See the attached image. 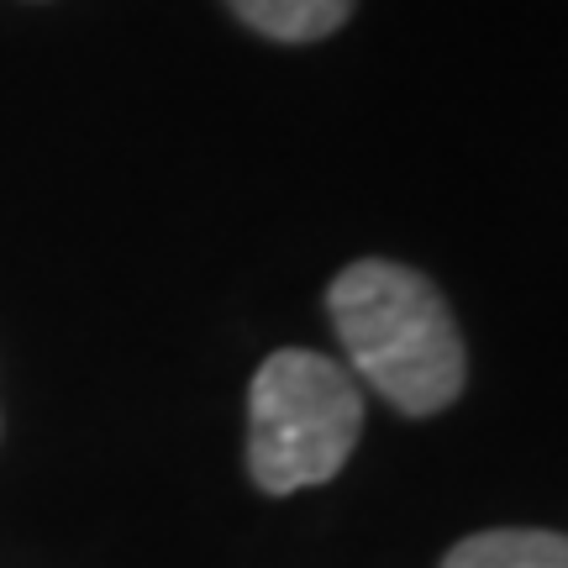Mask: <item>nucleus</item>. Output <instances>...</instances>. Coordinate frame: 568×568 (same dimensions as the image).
Segmentation results:
<instances>
[{"label": "nucleus", "instance_id": "obj_2", "mask_svg": "<svg viewBox=\"0 0 568 568\" xmlns=\"http://www.w3.org/2000/svg\"><path fill=\"white\" fill-rule=\"evenodd\" d=\"M364 437V395L337 358L311 347L268 353L247 389V474L264 495L337 479Z\"/></svg>", "mask_w": 568, "mask_h": 568}, {"label": "nucleus", "instance_id": "obj_1", "mask_svg": "<svg viewBox=\"0 0 568 568\" xmlns=\"http://www.w3.org/2000/svg\"><path fill=\"white\" fill-rule=\"evenodd\" d=\"M326 316L353 364L347 374L379 389L400 416H437L464 395V337L426 274L389 258H358L332 280Z\"/></svg>", "mask_w": 568, "mask_h": 568}, {"label": "nucleus", "instance_id": "obj_4", "mask_svg": "<svg viewBox=\"0 0 568 568\" xmlns=\"http://www.w3.org/2000/svg\"><path fill=\"white\" fill-rule=\"evenodd\" d=\"M226 6L274 42H322L353 17V0H226Z\"/></svg>", "mask_w": 568, "mask_h": 568}, {"label": "nucleus", "instance_id": "obj_3", "mask_svg": "<svg viewBox=\"0 0 568 568\" xmlns=\"http://www.w3.org/2000/svg\"><path fill=\"white\" fill-rule=\"evenodd\" d=\"M443 568H568V537L542 527L474 531L447 552Z\"/></svg>", "mask_w": 568, "mask_h": 568}]
</instances>
